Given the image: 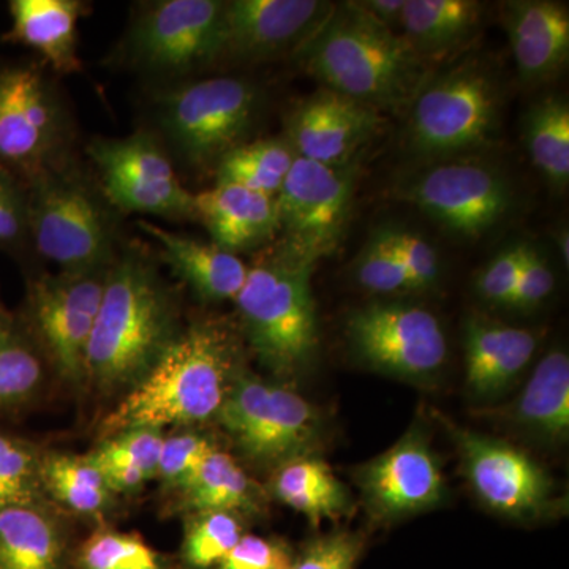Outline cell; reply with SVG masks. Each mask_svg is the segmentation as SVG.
Listing matches in <instances>:
<instances>
[{"label": "cell", "mask_w": 569, "mask_h": 569, "mask_svg": "<svg viewBox=\"0 0 569 569\" xmlns=\"http://www.w3.org/2000/svg\"><path fill=\"white\" fill-rule=\"evenodd\" d=\"M353 276L359 287L376 295H403L413 290L407 272L385 242L380 230L367 239L356 257Z\"/></svg>", "instance_id": "f35d334b"}, {"label": "cell", "mask_w": 569, "mask_h": 569, "mask_svg": "<svg viewBox=\"0 0 569 569\" xmlns=\"http://www.w3.org/2000/svg\"><path fill=\"white\" fill-rule=\"evenodd\" d=\"M261 110L263 92L239 77L183 82L157 97L164 138L192 168H216L223 156L250 141Z\"/></svg>", "instance_id": "52a82bcc"}, {"label": "cell", "mask_w": 569, "mask_h": 569, "mask_svg": "<svg viewBox=\"0 0 569 569\" xmlns=\"http://www.w3.org/2000/svg\"><path fill=\"white\" fill-rule=\"evenodd\" d=\"M335 3L318 0H230L223 9L220 61L254 63L296 54Z\"/></svg>", "instance_id": "ac0fdd59"}, {"label": "cell", "mask_w": 569, "mask_h": 569, "mask_svg": "<svg viewBox=\"0 0 569 569\" xmlns=\"http://www.w3.org/2000/svg\"><path fill=\"white\" fill-rule=\"evenodd\" d=\"M108 269L29 277L18 316L50 370L71 388H86V359Z\"/></svg>", "instance_id": "8fae6325"}, {"label": "cell", "mask_w": 569, "mask_h": 569, "mask_svg": "<svg viewBox=\"0 0 569 569\" xmlns=\"http://www.w3.org/2000/svg\"><path fill=\"white\" fill-rule=\"evenodd\" d=\"M43 452L28 438L0 430V511L51 503L41 481Z\"/></svg>", "instance_id": "d590c367"}, {"label": "cell", "mask_w": 569, "mask_h": 569, "mask_svg": "<svg viewBox=\"0 0 569 569\" xmlns=\"http://www.w3.org/2000/svg\"><path fill=\"white\" fill-rule=\"evenodd\" d=\"M523 138L531 163L550 186L569 182V107L563 97L549 96L531 104L523 119Z\"/></svg>", "instance_id": "d6a6232c"}, {"label": "cell", "mask_w": 569, "mask_h": 569, "mask_svg": "<svg viewBox=\"0 0 569 569\" xmlns=\"http://www.w3.org/2000/svg\"><path fill=\"white\" fill-rule=\"evenodd\" d=\"M77 569H179L178 560L153 549L141 537L99 527L74 550Z\"/></svg>", "instance_id": "e575fe53"}, {"label": "cell", "mask_w": 569, "mask_h": 569, "mask_svg": "<svg viewBox=\"0 0 569 569\" xmlns=\"http://www.w3.org/2000/svg\"><path fill=\"white\" fill-rule=\"evenodd\" d=\"M397 197L417 206L452 233L471 239L496 227L512 201L503 176L473 162H441L422 168L400 183Z\"/></svg>", "instance_id": "2e32d148"}, {"label": "cell", "mask_w": 569, "mask_h": 569, "mask_svg": "<svg viewBox=\"0 0 569 569\" xmlns=\"http://www.w3.org/2000/svg\"><path fill=\"white\" fill-rule=\"evenodd\" d=\"M365 539L350 531H335L307 541L290 569H355Z\"/></svg>", "instance_id": "b9f144b4"}, {"label": "cell", "mask_w": 569, "mask_h": 569, "mask_svg": "<svg viewBox=\"0 0 569 569\" xmlns=\"http://www.w3.org/2000/svg\"><path fill=\"white\" fill-rule=\"evenodd\" d=\"M463 471L479 500L520 522L549 519L560 508L556 485L537 460L507 441L451 427Z\"/></svg>", "instance_id": "9a60e30c"}, {"label": "cell", "mask_w": 569, "mask_h": 569, "mask_svg": "<svg viewBox=\"0 0 569 569\" xmlns=\"http://www.w3.org/2000/svg\"><path fill=\"white\" fill-rule=\"evenodd\" d=\"M530 244L509 246L501 250L478 277L477 290L490 305L509 306Z\"/></svg>", "instance_id": "7bdbcfd3"}, {"label": "cell", "mask_w": 569, "mask_h": 569, "mask_svg": "<svg viewBox=\"0 0 569 569\" xmlns=\"http://www.w3.org/2000/svg\"><path fill=\"white\" fill-rule=\"evenodd\" d=\"M313 268L277 249L249 268L234 299L242 336L260 365L282 383L301 376L316 359Z\"/></svg>", "instance_id": "5b68a950"}, {"label": "cell", "mask_w": 569, "mask_h": 569, "mask_svg": "<svg viewBox=\"0 0 569 569\" xmlns=\"http://www.w3.org/2000/svg\"><path fill=\"white\" fill-rule=\"evenodd\" d=\"M271 493L318 526L321 520L339 519L351 509L346 486L337 479L325 460L305 456L276 468Z\"/></svg>", "instance_id": "f546056e"}, {"label": "cell", "mask_w": 569, "mask_h": 569, "mask_svg": "<svg viewBox=\"0 0 569 569\" xmlns=\"http://www.w3.org/2000/svg\"><path fill=\"white\" fill-rule=\"evenodd\" d=\"M556 242H557V247H559V252H560L561 260H563L565 264L568 266V263H569V236H568V230H563V228H561L559 233H557Z\"/></svg>", "instance_id": "7dc6e473"}, {"label": "cell", "mask_w": 569, "mask_h": 569, "mask_svg": "<svg viewBox=\"0 0 569 569\" xmlns=\"http://www.w3.org/2000/svg\"><path fill=\"white\" fill-rule=\"evenodd\" d=\"M523 427L548 441H563L569 432V358L550 351L531 373L518 402Z\"/></svg>", "instance_id": "1f68e13d"}, {"label": "cell", "mask_w": 569, "mask_h": 569, "mask_svg": "<svg viewBox=\"0 0 569 569\" xmlns=\"http://www.w3.org/2000/svg\"><path fill=\"white\" fill-rule=\"evenodd\" d=\"M501 20L523 84L548 81L567 66V3L552 0H512L503 3Z\"/></svg>", "instance_id": "ffe728a7"}, {"label": "cell", "mask_w": 569, "mask_h": 569, "mask_svg": "<svg viewBox=\"0 0 569 569\" xmlns=\"http://www.w3.org/2000/svg\"><path fill=\"white\" fill-rule=\"evenodd\" d=\"M355 479L370 516L380 522L436 508L448 496L436 455L417 427L383 455L359 467Z\"/></svg>", "instance_id": "e0dca14e"}, {"label": "cell", "mask_w": 569, "mask_h": 569, "mask_svg": "<svg viewBox=\"0 0 569 569\" xmlns=\"http://www.w3.org/2000/svg\"><path fill=\"white\" fill-rule=\"evenodd\" d=\"M77 546L54 503L0 511V569H77Z\"/></svg>", "instance_id": "603a6c76"}, {"label": "cell", "mask_w": 569, "mask_h": 569, "mask_svg": "<svg viewBox=\"0 0 569 569\" xmlns=\"http://www.w3.org/2000/svg\"><path fill=\"white\" fill-rule=\"evenodd\" d=\"M24 186L32 252L59 271L110 268L119 253V212L77 157Z\"/></svg>", "instance_id": "277c9868"}, {"label": "cell", "mask_w": 569, "mask_h": 569, "mask_svg": "<svg viewBox=\"0 0 569 569\" xmlns=\"http://www.w3.org/2000/svg\"><path fill=\"white\" fill-rule=\"evenodd\" d=\"M389 249L396 254L415 291L427 290L440 277V257L425 238L399 227H385L380 230Z\"/></svg>", "instance_id": "60d3db41"}, {"label": "cell", "mask_w": 569, "mask_h": 569, "mask_svg": "<svg viewBox=\"0 0 569 569\" xmlns=\"http://www.w3.org/2000/svg\"><path fill=\"white\" fill-rule=\"evenodd\" d=\"M86 152L116 211L194 220V193L183 187L159 138L148 132L96 138Z\"/></svg>", "instance_id": "7c38bea8"}, {"label": "cell", "mask_w": 569, "mask_h": 569, "mask_svg": "<svg viewBox=\"0 0 569 569\" xmlns=\"http://www.w3.org/2000/svg\"><path fill=\"white\" fill-rule=\"evenodd\" d=\"M244 520L231 512L187 515L179 569H213L244 537Z\"/></svg>", "instance_id": "8d00e7d4"}, {"label": "cell", "mask_w": 569, "mask_h": 569, "mask_svg": "<svg viewBox=\"0 0 569 569\" xmlns=\"http://www.w3.org/2000/svg\"><path fill=\"white\" fill-rule=\"evenodd\" d=\"M137 224L159 246L164 264L170 266L173 274L206 305L234 301L244 287L249 266L239 254L148 220H140Z\"/></svg>", "instance_id": "44dd1931"}, {"label": "cell", "mask_w": 569, "mask_h": 569, "mask_svg": "<svg viewBox=\"0 0 569 569\" xmlns=\"http://www.w3.org/2000/svg\"><path fill=\"white\" fill-rule=\"evenodd\" d=\"M293 559L282 539L244 535L213 569H290Z\"/></svg>", "instance_id": "ee69618b"}, {"label": "cell", "mask_w": 569, "mask_h": 569, "mask_svg": "<svg viewBox=\"0 0 569 569\" xmlns=\"http://www.w3.org/2000/svg\"><path fill=\"white\" fill-rule=\"evenodd\" d=\"M86 9L81 0H11L10 28L2 41L36 52L52 74L80 73L78 24Z\"/></svg>", "instance_id": "7402d4cb"}, {"label": "cell", "mask_w": 569, "mask_h": 569, "mask_svg": "<svg viewBox=\"0 0 569 569\" xmlns=\"http://www.w3.org/2000/svg\"><path fill=\"white\" fill-rule=\"evenodd\" d=\"M31 250L24 182L0 164V252L14 258Z\"/></svg>", "instance_id": "ab89813d"}, {"label": "cell", "mask_w": 569, "mask_h": 569, "mask_svg": "<svg viewBox=\"0 0 569 569\" xmlns=\"http://www.w3.org/2000/svg\"><path fill=\"white\" fill-rule=\"evenodd\" d=\"M403 3L406 0H362V2H358V6L373 20L387 26L391 31L400 33Z\"/></svg>", "instance_id": "bcb514c9"}, {"label": "cell", "mask_w": 569, "mask_h": 569, "mask_svg": "<svg viewBox=\"0 0 569 569\" xmlns=\"http://www.w3.org/2000/svg\"><path fill=\"white\" fill-rule=\"evenodd\" d=\"M383 121L380 111L321 86L290 111L284 140L302 159L340 167L353 163Z\"/></svg>", "instance_id": "d6986e66"}, {"label": "cell", "mask_w": 569, "mask_h": 569, "mask_svg": "<svg viewBox=\"0 0 569 569\" xmlns=\"http://www.w3.org/2000/svg\"><path fill=\"white\" fill-rule=\"evenodd\" d=\"M74 126L40 61H0V164L22 182L74 157Z\"/></svg>", "instance_id": "8992f818"}, {"label": "cell", "mask_w": 569, "mask_h": 569, "mask_svg": "<svg viewBox=\"0 0 569 569\" xmlns=\"http://www.w3.org/2000/svg\"><path fill=\"white\" fill-rule=\"evenodd\" d=\"M295 159L296 153L284 138L247 141L216 164V183L276 197Z\"/></svg>", "instance_id": "836d02e7"}, {"label": "cell", "mask_w": 569, "mask_h": 569, "mask_svg": "<svg viewBox=\"0 0 569 569\" xmlns=\"http://www.w3.org/2000/svg\"><path fill=\"white\" fill-rule=\"evenodd\" d=\"M220 0H157L138 7L116 54L119 66L156 78H183L220 62Z\"/></svg>", "instance_id": "9c48e42d"}, {"label": "cell", "mask_w": 569, "mask_h": 569, "mask_svg": "<svg viewBox=\"0 0 569 569\" xmlns=\"http://www.w3.org/2000/svg\"><path fill=\"white\" fill-rule=\"evenodd\" d=\"M500 93L479 62L459 63L427 80L410 104L407 141L422 157H455L492 141Z\"/></svg>", "instance_id": "30bf717a"}, {"label": "cell", "mask_w": 569, "mask_h": 569, "mask_svg": "<svg viewBox=\"0 0 569 569\" xmlns=\"http://www.w3.org/2000/svg\"><path fill=\"white\" fill-rule=\"evenodd\" d=\"M216 421L242 458L260 468H279L313 456L323 438V421L312 403L287 388L242 370Z\"/></svg>", "instance_id": "ba28073f"}, {"label": "cell", "mask_w": 569, "mask_h": 569, "mask_svg": "<svg viewBox=\"0 0 569 569\" xmlns=\"http://www.w3.org/2000/svg\"><path fill=\"white\" fill-rule=\"evenodd\" d=\"M481 20L482 3L475 0H406L400 36L430 67L473 41Z\"/></svg>", "instance_id": "484cf974"}, {"label": "cell", "mask_w": 569, "mask_h": 569, "mask_svg": "<svg viewBox=\"0 0 569 569\" xmlns=\"http://www.w3.org/2000/svg\"><path fill=\"white\" fill-rule=\"evenodd\" d=\"M537 346V335L529 329L468 318L463 326L468 392L485 400L503 395L529 365Z\"/></svg>", "instance_id": "cb8c5ba5"}, {"label": "cell", "mask_w": 569, "mask_h": 569, "mask_svg": "<svg viewBox=\"0 0 569 569\" xmlns=\"http://www.w3.org/2000/svg\"><path fill=\"white\" fill-rule=\"evenodd\" d=\"M181 328L178 299L152 258L140 247H123L108 269L86 359V388L122 397Z\"/></svg>", "instance_id": "6da1fadb"}, {"label": "cell", "mask_w": 569, "mask_h": 569, "mask_svg": "<svg viewBox=\"0 0 569 569\" xmlns=\"http://www.w3.org/2000/svg\"><path fill=\"white\" fill-rule=\"evenodd\" d=\"M216 449L212 437L201 430L183 429L171 436L164 433L157 479L164 490L176 492L194 477Z\"/></svg>", "instance_id": "74e56055"}, {"label": "cell", "mask_w": 569, "mask_h": 569, "mask_svg": "<svg viewBox=\"0 0 569 569\" xmlns=\"http://www.w3.org/2000/svg\"><path fill=\"white\" fill-rule=\"evenodd\" d=\"M174 507L183 515L222 511L258 516L264 509V493L238 460L219 448L183 488L173 492Z\"/></svg>", "instance_id": "4316f807"}, {"label": "cell", "mask_w": 569, "mask_h": 569, "mask_svg": "<svg viewBox=\"0 0 569 569\" xmlns=\"http://www.w3.org/2000/svg\"><path fill=\"white\" fill-rule=\"evenodd\" d=\"M194 220L208 230L213 244L234 254L264 246L279 234L276 197L238 186L216 183L194 193Z\"/></svg>", "instance_id": "d4e9b609"}, {"label": "cell", "mask_w": 569, "mask_h": 569, "mask_svg": "<svg viewBox=\"0 0 569 569\" xmlns=\"http://www.w3.org/2000/svg\"><path fill=\"white\" fill-rule=\"evenodd\" d=\"M244 370L234 329L219 318L182 326L159 361L138 381L100 426L102 438L132 427H190L219 415Z\"/></svg>", "instance_id": "7a4b0ae2"}, {"label": "cell", "mask_w": 569, "mask_h": 569, "mask_svg": "<svg viewBox=\"0 0 569 569\" xmlns=\"http://www.w3.org/2000/svg\"><path fill=\"white\" fill-rule=\"evenodd\" d=\"M353 163L323 164L296 156L276 194L280 250L316 266L342 242L353 208Z\"/></svg>", "instance_id": "4fadbf2b"}, {"label": "cell", "mask_w": 569, "mask_h": 569, "mask_svg": "<svg viewBox=\"0 0 569 569\" xmlns=\"http://www.w3.org/2000/svg\"><path fill=\"white\" fill-rule=\"evenodd\" d=\"M351 350L370 369L410 383H429L448 359L447 336L430 310L408 302H373L347 321Z\"/></svg>", "instance_id": "5bb4252c"}, {"label": "cell", "mask_w": 569, "mask_h": 569, "mask_svg": "<svg viewBox=\"0 0 569 569\" xmlns=\"http://www.w3.org/2000/svg\"><path fill=\"white\" fill-rule=\"evenodd\" d=\"M164 430L132 427L107 438L88 452L116 496H132L157 478Z\"/></svg>", "instance_id": "4dcf8cb0"}, {"label": "cell", "mask_w": 569, "mask_h": 569, "mask_svg": "<svg viewBox=\"0 0 569 569\" xmlns=\"http://www.w3.org/2000/svg\"><path fill=\"white\" fill-rule=\"evenodd\" d=\"M553 284H556V279H553V272L549 268L548 261L535 247L529 246L526 263L522 266L518 284H516L508 307L522 310L535 309L552 293Z\"/></svg>", "instance_id": "f6af8a7d"}, {"label": "cell", "mask_w": 569, "mask_h": 569, "mask_svg": "<svg viewBox=\"0 0 569 569\" xmlns=\"http://www.w3.org/2000/svg\"><path fill=\"white\" fill-rule=\"evenodd\" d=\"M295 56L323 88L380 112L411 104L429 80V66L408 41L358 2L335 6Z\"/></svg>", "instance_id": "3957f363"}, {"label": "cell", "mask_w": 569, "mask_h": 569, "mask_svg": "<svg viewBox=\"0 0 569 569\" xmlns=\"http://www.w3.org/2000/svg\"><path fill=\"white\" fill-rule=\"evenodd\" d=\"M48 367L18 312L0 298V415L17 413L40 399Z\"/></svg>", "instance_id": "83f0119b"}, {"label": "cell", "mask_w": 569, "mask_h": 569, "mask_svg": "<svg viewBox=\"0 0 569 569\" xmlns=\"http://www.w3.org/2000/svg\"><path fill=\"white\" fill-rule=\"evenodd\" d=\"M41 481L51 503L89 520L104 519L118 500L110 482L88 455L44 451Z\"/></svg>", "instance_id": "f1b7e54d"}]
</instances>
